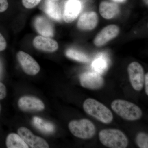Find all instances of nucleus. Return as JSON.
<instances>
[{"mask_svg":"<svg viewBox=\"0 0 148 148\" xmlns=\"http://www.w3.org/2000/svg\"><path fill=\"white\" fill-rule=\"evenodd\" d=\"M85 112L99 121L109 124L112 121L113 115L110 110L99 101L92 98H88L83 104Z\"/></svg>","mask_w":148,"mask_h":148,"instance_id":"1","label":"nucleus"},{"mask_svg":"<svg viewBox=\"0 0 148 148\" xmlns=\"http://www.w3.org/2000/svg\"><path fill=\"white\" fill-rule=\"evenodd\" d=\"M111 108L118 115L126 120H137L143 116V112L138 106L125 100H114L111 104Z\"/></svg>","mask_w":148,"mask_h":148,"instance_id":"2","label":"nucleus"},{"mask_svg":"<svg viewBox=\"0 0 148 148\" xmlns=\"http://www.w3.org/2000/svg\"><path fill=\"white\" fill-rule=\"evenodd\" d=\"M99 138L102 144L108 147L125 148L128 145L127 136L119 130H103L99 132Z\"/></svg>","mask_w":148,"mask_h":148,"instance_id":"3","label":"nucleus"},{"mask_svg":"<svg viewBox=\"0 0 148 148\" xmlns=\"http://www.w3.org/2000/svg\"><path fill=\"white\" fill-rule=\"evenodd\" d=\"M69 128L74 136L84 140L92 138L96 131L94 124L86 119L72 121L69 123Z\"/></svg>","mask_w":148,"mask_h":148,"instance_id":"4","label":"nucleus"},{"mask_svg":"<svg viewBox=\"0 0 148 148\" xmlns=\"http://www.w3.org/2000/svg\"><path fill=\"white\" fill-rule=\"evenodd\" d=\"M130 81L135 90L140 91L143 87L145 76L143 66L137 62H133L127 67Z\"/></svg>","mask_w":148,"mask_h":148,"instance_id":"5","label":"nucleus"},{"mask_svg":"<svg viewBox=\"0 0 148 148\" xmlns=\"http://www.w3.org/2000/svg\"><path fill=\"white\" fill-rule=\"evenodd\" d=\"M17 60L26 74L35 75L39 72L40 66L31 56L23 51H18L16 55Z\"/></svg>","mask_w":148,"mask_h":148,"instance_id":"6","label":"nucleus"},{"mask_svg":"<svg viewBox=\"0 0 148 148\" xmlns=\"http://www.w3.org/2000/svg\"><path fill=\"white\" fill-rule=\"evenodd\" d=\"M18 135L27 145L32 148H48L49 145L44 139L34 135L31 130L24 127H19L17 130Z\"/></svg>","mask_w":148,"mask_h":148,"instance_id":"7","label":"nucleus"},{"mask_svg":"<svg viewBox=\"0 0 148 148\" xmlns=\"http://www.w3.org/2000/svg\"><path fill=\"white\" fill-rule=\"evenodd\" d=\"M79 80L82 87L91 90L100 89L104 84L103 78L97 73L85 72L80 75Z\"/></svg>","mask_w":148,"mask_h":148,"instance_id":"8","label":"nucleus"},{"mask_svg":"<svg viewBox=\"0 0 148 148\" xmlns=\"http://www.w3.org/2000/svg\"><path fill=\"white\" fill-rule=\"evenodd\" d=\"M19 108L24 112H40L45 108L42 101L34 96H22L18 101Z\"/></svg>","mask_w":148,"mask_h":148,"instance_id":"9","label":"nucleus"},{"mask_svg":"<svg viewBox=\"0 0 148 148\" xmlns=\"http://www.w3.org/2000/svg\"><path fill=\"white\" fill-rule=\"evenodd\" d=\"M119 33V29L115 25H110L102 29L95 37L94 45L96 46H103L116 37Z\"/></svg>","mask_w":148,"mask_h":148,"instance_id":"10","label":"nucleus"},{"mask_svg":"<svg viewBox=\"0 0 148 148\" xmlns=\"http://www.w3.org/2000/svg\"><path fill=\"white\" fill-rule=\"evenodd\" d=\"M81 9V3L79 0H68L64 5V21L68 23L73 22L79 16Z\"/></svg>","mask_w":148,"mask_h":148,"instance_id":"11","label":"nucleus"},{"mask_svg":"<svg viewBox=\"0 0 148 148\" xmlns=\"http://www.w3.org/2000/svg\"><path fill=\"white\" fill-rule=\"evenodd\" d=\"M34 47L38 50L47 52H53L58 49V43L49 37L38 36L33 41Z\"/></svg>","mask_w":148,"mask_h":148,"instance_id":"12","label":"nucleus"},{"mask_svg":"<svg viewBox=\"0 0 148 148\" xmlns=\"http://www.w3.org/2000/svg\"><path fill=\"white\" fill-rule=\"evenodd\" d=\"M37 32L43 36L51 38L54 36V29L50 21L44 16H38L34 23Z\"/></svg>","mask_w":148,"mask_h":148,"instance_id":"13","label":"nucleus"},{"mask_svg":"<svg viewBox=\"0 0 148 148\" xmlns=\"http://www.w3.org/2000/svg\"><path fill=\"white\" fill-rule=\"evenodd\" d=\"M97 14L94 12H86L81 16L77 22L78 27L82 30H91L98 23Z\"/></svg>","mask_w":148,"mask_h":148,"instance_id":"14","label":"nucleus"},{"mask_svg":"<svg viewBox=\"0 0 148 148\" xmlns=\"http://www.w3.org/2000/svg\"><path fill=\"white\" fill-rule=\"evenodd\" d=\"M99 12L103 18L111 19L119 13V7L116 3L104 1L100 3Z\"/></svg>","mask_w":148,"mask_h":148,"instance_id":"15","label":"nucleus"},{"mask_svg":"<svg viewBox=\"0 0 148 148\" xmlns=\"http://www.w3.org/2000/svg\"><path fill=\"white\" fill-rule=\"evenodd\" d=\"M43 8L45 13L50 18L56 21H61L62 14L56 0H46Z\"/></svg>","mask_w":148,"mask_h":148,"instance_id":"16","label":"nucleus"},{"mask_svg":"<svg viewBox=\"0 0 148 148\" xmlns=\"http://www.w3.org/2000/svg\"><path fill=\"white\" fill-rule=\"evenodd\" d=\"M6 145L8 148H28L29 146L18 134L10 133L6 139Z\"/></svg>","mask_w":148,"mask_h":148,"instance_id":"17","label":"nucleus"},{"mask_svg":"<svg viewBox=\"0 0 148 148\" xmlns=\"http://www.w3.org/2000/svg\"><path fill=\"white\" fill-rule=\"evenodd\" d=\"M109 66V60L105 55L100 54L95 58L92 64V69L99 74L107 71Z\"/></svg>","mask_w":148,"mask_h":148,"instance_id":"18","label":"nucleus"},{"mask_svg":"<svg viewBox=\"0 0 148 148\" xmlns=\"http://www.w3.org/2000/svg\"><path fill=\"white\" fill-rule=\"evenodd\" d=\"M32 121L35 127L44 133L50 134L55 130V127L53 124L40 118L34 117Z\"/></svg>","mask_w":148,"mask_h":148,"instance_id":"19","label":"nucleus"},{"mask_svg":"<svg viewBox=\"0 0 148 148\" xmlns=\"http://www.w3.org/2000/svg\"><path fill=\"white\" fill-rule=\"evenodd\" d=\"M66 54L69 58L82 63H86L89 61V57L86 54L74 49H69Z\"/></svg>","mask_w":148,"mask_h":148,"instance_id":"20","label":"nucleus"},{"mask_svg":"<svg viewBox=\"0 0 148 148\" xmlns=\"http://www.w3.org/2000/svg\"><path fill=\"white\" fill-rule=\"evenodd\" d=\"M136 144L140 148H148V136L145 132L138 133L135 138Z\"/></svg>","mask_w":148,"mask_h":148,"instance_id":"21","label":"nucleus"},{"mask_svg":"<svg viewBox=\"0 0 148 148\" xmlns=\"http://www.w3.org/2000/svg\"><path fill=\"white\" fill-rule=\"evenodd\" d=\"M41 0H22V4L26 8L32 9L36 6Z\"/></svg>","mask_w":148,"mask_h":148,"instance_id":"22","label":"nucleus"},{"mask_svg":"<svg viewBox=\"0 0 148 148\" xmlns=\"http://www.w3.org/2000/svg\"><path fill=\"white\" fill-rule=\"evenodd\" d=\"M7 95L6 88L3 83L0 82V100L5 98Z\"/></svg>","mask_w":148,"mask_h":148,"instance_id":"23","label":"nucleus"},{"mask_svg":"<svg viewBox=\"0 0 148 148\" xmlns=\"http://www.w3.org/2000/svg\"><path fill=\"white\" fill-rule=\"evenodd\" d=\"M8 7V0H0V13L4 12Z\"/></svg>","mask_w":148,"mask_h":148,"instance_id":"24","label":"nucleus"},{"mask_svg":"<svg viewBox=\"0 0 148 148\" xmlns=\"http://www.w3.org/2000/svg\"><path fill=\"white\" fill-rule=\"evenodd\" d=\"M7 47V42L5 38L0 33V51L5 50Z\"/></svg>","mask_w":148,"mask_h":148,"instance_id":"25","label":"nucleus"},{"mask_svg":"<svg viewBox=\"0 0 148 148\" xmlns=\"http://www.w3.org/2000/svg\"><path fill=\"white\" fill-rule=\"evenodd\" d=\"M145 92L147 95H148V74L147 73L145 76Z\"/></svg>","mask_w":148,"mask_h":148,"instance_id":"26","label":"nucleus"},{"mask_svg":"<svg viewBox=\"0 0 148 148\" xmlns=\"http://www.w3.org/2000/svg\"><path fill=\"white\" fill-rule=\"evenodd\" d=\"M114 1L118 3H123L126 1V0H113Z\"/></svg>","mask_w":148,"mask_h":148,"instance_id":"27","label":"nucleus"},{"mask_svg":"<svg viewBox=\"0 0 148 148\" xmlns=\"http://www.w3.org/2000/svg\"><path fill=\"white\" fill-rule=\"evenodd\" d=\"M143 1H144V2L145 3L146 5H148V0H143Z\"/></svg>","mask_w":148,"mask_h":148,"instance_id":"28","label":"nucleus"},{"mask_svg":"<svg viewBox=\"0 0 148 148\" xmlns=\"http://www.w3.org/2000/svg\"><path fill=\"white\" fill-rule=\"evenodd\" d=\"M1 105H0V114H1Z\"/></svg>","mask_w":148,"mask_h":148,"instance_id":"29","label":"nucleus"},{"mask_svg":"<svg viewBox=\"0 0 148 148\" xmlns=\"http://www.w3.org/2000/svg\"></svg>","mask_w":148,"mask_h":148,"instance_id":"30","label":"nucleus"}]
</instances>
